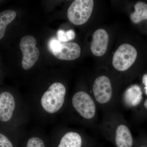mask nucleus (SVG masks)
<instances>
[{
    "instance_id": "obj_1",
    "label": "nucleus",
    "mask_w": 147,
    "mask_h": 147,
    "mask_svg": "<svg viewBox=\"0 0 147 147\" xmlns=\"http://www.w3.org/2000/svg\"><path fill=\"white\" fill-rule=\"evenodd\" d=\"M100 133L115 147H134V139L124 116L115 110L103 113L98 126Z\"/></svg>"
},
{
    "instance_id": "obj_2",
    "label": "nucleus",
    "mask_w": 147,
    "mask_h": 147,
    "mask_svg": "<svg viewBox=\"0 0 147 147\" xmlns=\"http://www.w3.org/2000/svg\"><path fill=\"white\" fill-rule=\"evenodd\" d=\"M91 92L98 109L103 113L118 110L119 96L115 92L113 83L108 76H97L94 81Z\"/></svg>"
},
{
    "instance_id": "obj_3",
    "label": "nucleus",
    "mask_w": 147,
    "mask_h": 147,
    "mask_svg": "<svg viewBox=\"0 0 147 147\" xmlns=\"http://www.w3.org/2000/svg\"><path fill=\"white\" fill-rule=\"evenodd\" d=\"M71 105L85 123L91 127L96 126L98 108L91 94L84 91L76 92L71 98Z\"/></svg>"
},
{
    "instance_id": "obj_4",
    "label": "nucleus",
    "mask_w": 147,
    "mask_h": 147,
    "mask_svg": "<svg viewBox=\"0 0 147 147\" xmlns=\"http://www.w3.org/2000/svg\"><path fill=\"white\" fill-rule=\"evenodd\" d=\"M66 90L62 83H53L44 93L41 98L42 108L47 113L53 114L57 112L64 105Z\"/></svg>"
},
{
    "instance_id": "obj_5",
    "label": "nucleus",
    "mask_w": 147,
    "mask_h": 147,
    "mask_svg": "<svg viewBox=\"0 0 147 147\" xmlns=\"http://www.w3.org/2000/svg\"><path fill=\"white\" fill-rule=\"evenodd\" d=\"M94 5V1L93 0L74 1L67 11L69 20L77 26L85 24L91 16Z\"/></svg>"
},
{
    "instance_id": "obj_6",
    "label": "nucleus",
    "mask_w": 147,
    "mask_h": 147,
    "mask_svg": "<svg viewBox=\"0 0 147 147\" xmlns=\"http://www.w3.org/2000/svg\"><path fill=\"white\" fill-rule=\"evenodd\" d=\"M137 57V51L134 46L127 43L122 44L113 55V67L120 72L126 71L135 62Z\"/></svg>"
},
{
    "instance_id": "obj_7",
    "label": "nucleus",
    "mask_w": 147,
    "mask_h": 147,
    "mask_svg": "<svg viewBox=\"0 0 147 147\" xmlns=\"http://www.w3.org/2000/svg\"><path fill=\"white\" fill-rule=\"evenodd\" d=\"M36 45V40L32 36H26L21 40L20 47L23 54L22 65L25 70L31 68L38 60L39 50Z\"/></svg>"
},
{
    "instance_id": "obj_8",
    "label": "nucleus",
    "mask_w": 147,
    "mask_h": 147,
    "mask_svg": "<svg viewBox=\"0 0 147 147\" xmlns=\"http://www.w3.org/2000/svg\"><path fill=\"white\" fill-rule=\"evenodd\" d=\"M143 92L140 87L133 84L127 87L119 96V107L124 109L137 108L143 100Z\"/></svg>"
},
{
    "instance_id": "obj_9",
    "label": "nucleus",
    "mask_w": 147,
    "mask_h": 147,
    "mask_svg": "<svg viewBox=\"0 0 147 147\" xmlns=\"http://www.w3.org/2000/svg\"><path fill=\"white\" fill-rule=\"evenodd\" d=\"M109 36L103 29L96 30L92 35L90 49L92 53L96 57H101L106 53L108 49Z\"/></svg>"
},
{
    "instance_id": "obj_10",
    "label": "nucleus",
    "mask_w": 147,
    "mask_h": 147,
    "mask_svg": "<svg viewBox=\"0 0 147 147\" xmlns=\"http://www.w3.org/2000/svg\"><path fill=\"white\" fill-rule=\"evenodd\" d=\"M15 108L13 96L8 92H3L0 95V121H8L11 119Z\"/></svg>"
},
{
    "instance_id": "obj_11",
    "label": "nucleus",
    "mask_w": 147,
    "mask_h": 147,
    "mask_svg": "<svg viewBox=\"0 0 147 147\" xmlns=\"http://www.w3.org/2000/svg\"><path fill=\"white\" fill-rule=\"evenodd\" d=\"M61 44L59 51L53 54L55 57L62 60L71 61L80 57L81 49L77 43L73 42H61Z\"/></svg>"
},
{
    "instance_id": "obj_12",
    "label": "nucleus",
    "mask_w": 147,
    "mask_h": 147,
    "mask_svg": "<svg viewBox=\"0 0 147 147\" xmlns=\"http://www.w3.org/2000/svg\"><path fill=\"white\" fill-rule=\"evenodd\" d=\"M83 136L79 132L69 131L65 133L57 147H83L84 141Z\"/></svg>"
},
{
    "instance_id": "obj_13",
    "label": "nucleus",
    "mask_w": 147,
    "mask_h": 147,
    "mask_svg": "<svg viewBox=\"0 0 147 147\" xmlns=\"http://www.w3.org/2000/svg\"><path fill=\"white\" fill-rule=\"evenodd\" d=\"M135 11L130 14V19L134 24H138L147 20V4L143 2L136 3L134 6Z\"/></svg>"
},
{
    "instance_id": "obj_14",
    "label": "nucleus",
    "mask_w": 147,
    "mask_h": 147,
    "mask_svg": "<svg viewBox=\"0 0 147 147\" xmlns=\"http://www.w3.org/2000/svg\"><path fill=\"white\" fill-rule=\"evenodd\" d=\"M16 14V11L12 10H7L0 13V40L4 36L7 26L14 20Z\"/></svg>"
},
{
    "instance_id": "obj_15",
    "label": "nucleus",
    "mask_w": 147,
    "mask_h": 147,
    "mask_svg": "<svg viewBox=\"0 0 147 147\" xmlns=\"http://www.w3.org/2000/svg\"><path fill=\"white\" fill-rule=\"evenodd\" d=\"M58 38L61 42H67L72 40L75 37V32L72 29L65 32L63 30H59L57 32Z\"/></svg>"
},
{
    "instance_id": "obj_16",
    "label": "nucleus",
    "mask_w": 147,
    "mask_h": 147,
    "mask_svg": "<svg viewBox=\"0 0 147 147\" xmlns=\"http://www.w3.org/2000/svg\"><path fill=\"white\" fill-rule=\"evenodd\" d=\"M61 42L55 38H51L48 43L49 50L52 53H57L61 47Z\"/></svg>"
},
{
    "instance_id": "obj_17",
    "label": "nucleus",
    "mask_w": 147,
    "mask_h": 147,
    "mask_svg": "<svg viewBox=\"0 0 147 147\" xmlns=\"http://www.w3.org/2000/svg\"><path fill=\"white\" fill-rule=\"evenodd\" d=\"M27 147H45L42 139L36 137L30 138L27 143Z\"/></svg>"
},
{
    "instance_id": "obj_18",
    "label": "nucleus",
    "mask_w": 147,
    "mask_h": 147,
    "mask_svg": "<svg viewBox=\"0 0 147 147\" xmlns=\"http://www.w3.org/2000/svg\"><path fill=\"white\" fill-rule=\"evenodd\" d=\"M0 147H13V145L7 137L0 133Z\"/></svg>"
},
{
    "instance_id": "obj_19",
    "label": "nucleus",
    "mask_w": 147,
    "mask_h": 147,
    "mask_svg": "<svg viewBox=\"0 0 147 147\" xmlns=\"http://www.w3.org/2000/svg\"><path fill=\"white\" fill-rule=\"evenodd\" d=\"M142 82L144 86L145 94L147 95V73L144 74L142 77Z\"/></svg>"
},
{
    "instance_id": "obj_20",
    "label": "nucleus",
    "mask_w": 147,
    "mask_h": 147,
    "mask_svg": "<svg viewBox=\"0 0 147 147\" xmlns=\"http://www.w3.org/2000/svg\"><path fill=\"white\" fill-rule=\"evenodd\" d=\"M143 107L145 110H147V98L144 101L143 103Z\"/></svg>"
},
{
    "instance_id": "obj_21",
    "label": "nucleus",
    "mask_w": 147,
    "mask_h": 147,
    "mask_svg": "<svg viewBox=\"0 0 147 147\" xmlns=\"http://www.w3.org/2000/svg\"><path fill=\"white\" fill-rule=\"evenodd\" d=\"M139 147H147V146H144V145H141V146H139Z\"/></svg>"
}]
</instances>
